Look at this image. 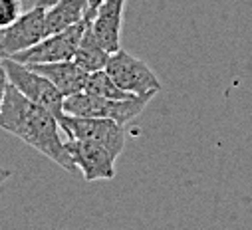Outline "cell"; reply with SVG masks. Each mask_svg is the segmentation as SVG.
Wrapping results in <instances>:
<instances>
[{"instance_id": "15", "label": "cell", "mask_w": 252, "mask_h": 230, "mask_svg": "<svg viewBox=\"0 0 252 230\" xmlns=\"http://www.w3.org/2000/svg\"><path fill=\"white\" fill-rule=\"evenodd\" d=\"M6 87H8V76H6V70H4V66H2V58H0V109H2V101H4Z\"/></svg>"}, {"instance_id": "2", "label": "cell", "mask_w": 252, "mask_h": 230, "mask_svg": "<svg viewBox=\"0 0 252 230\" xmlns=\"http://www.w3.org/2000/svg\"><path fill=\"white\" fill-rule=\"evenodd\" d=\"M153 95H133L129 99H109L90 91H80L64 97V113L82 117H107L119 125H127L147 107Z\"/></svg>"}, {"instance_id": "9", "label": "cell", "mask_w": 252, "mask_h": 230, "mask_svg": "<svg viewBox=\"0 0 252 230\" xmlns=\"http://www.w3.org/2000/svg\"><path fill=\"white\" fill-rule=\"evenodd\" d=\"M125 2L127 0H101L88 20L86 30L109 54L121 48V24Z\"/></svg>"}, {"instance_id": "1", "label": "cell", "mask_w": 252, "mask_h": 230, "mask_svg": "<svg viewBox=\"0 0 252 230\" xmlns=\"http://www.w3.org/2000/svg\"><path fill=\"white\" fill-rule=\"evenodd\" d=\"M0 129L22 139L26 145L54 161L64 171L76 172V165L60 137V121L44 105L28 99L10 82L0 109Z\"/></svg>"}, {"instance_id": "5", "label": "cell", "mask_w": 252, "mask_h": 230, "mask_svg": "<svg viewBox=\"0 0 252 230\" xmlns=\"http://www.w3.org/2000/svg\"><path fill=\"white\" fill-rule=\"evenodd\" d=\"M88 20H90V12L78 24H74L66 30H60L56 34H48L46 38H42L38 44L30 46L28 50L14 54L12 60L22 62V64H48V62L72 60L78 46H80V40L86 32Z\"/></svg>"}, {"instance_id": "18", "label": "cell", "mask_w": 252, "mask_h": 230, "mask_svg": "<svg viewBox=\"0 0 252 230\" xmlns=\"http://www.w3.org/2000/svg\"><path fill=\"white\" fill-rule=\"evenodd\" d=\"M99 2H101V0H90V14L97 8V4H99Z\"/></svg>"}, {"instance_id": "6", "label": "cell", "mask_w": 252, "mask_h": 230, "mask_svg": "<svg viewBox=\"0 0 252 230\" xmlns=\"http://www.w3.org/2000/svg\"><path fill=\"white\" fill-rule=\"evenodd\" d=\"M60 127L68 135V139H86L105 145L115 157L121 155L125 147V131L113 119L107 117H82V115L62 113L58 119Z\"/></svg>"}, {"instance_id": "17", "label": "cell", "mask_w": 252, "mask_h": 230, "mask_svg": "<svg viewBox=\"0 0 252 230\" xmlns=\"http://www.w3.org/2000/svg\"><path fill=\"white\" fill-rule=\"evenodd\" d=\"M56 2H60V0H36V6H42V8H48V6H52V4H56Z\"/></svg>"}, {"instance_id": "10", "label": "cell", "mask_w": 252, "mask_h": 230, "mask_svg": "<svg viewBox=\"0 0 252 230\" xmlns=\"http://www.w3.org/2000/svg\"><path fill=\"white\" fill-rule=\"evenodd\" d=\"M28 66L32 70L40 72L42 76H46L64 97L84 91L88 78H90V74L86 70H82L74 60L48 62V64H28Z\"/></svg>"}, {"instance_id": "16", "label": "cell", "mask_w": 252, "mask_h": 230, "mask_svg": "<svg viewBox=\"0 0 252 230\" xmlns=\"http://www.w3.org/2000/svg\"><path fill=\"white\" fill-rule=\"evenodd\" d=\"M12 177V171H8V169H4V167H0V185H2L4 181H8Z\"/></svg>"}, {"instance_id": "13", "label": "cell", "mask_w": 252, "mask_h": 230, "mask_svg": "<svg viewBox=\"0 0 252 230\" xmlns=\"http://www.w3.org/2000/svg\"><path fill=\"white\" fill-rule=\"evenodd\" d=\"M86 91L101 95V97H109V99H129V97H133V93L121 89L105 70L90 74L88 84H86Z\"/></svg>"}, {"instance_id": "7", "label": "cell", "mask_w": 252, "mask_h": 230, "mask_svg": "<svg viewBox=\"0 0 252 230\" xmlns=\"http://www.w3.org/2000/svg\"><path fill=\"white\" fill-rule=\"evenodd\" d=\"M66 149L88 183L111 181L115 177V155L101 143L86 139H68Z\"/></svg>"}, {"instance_id": "4", "label": "cell", "mask_w": 252, "mask_h": 230, "mask_svg": "<svg viewBox=\"0 0 252 230\" xmlns=\"http://www.w3.org/2000/svg\"><path fill=\"white\" fill-rule=\"evenodd\" d=\"M105 72L121 89L133 95H155L161 89V82L157 80L155 72L143 60L131 56L123 48L109 54Z\"/></svg>"}, {"instance_id": "14", "label": "cell", "mask_w": 252, "mask_h": 230, "mask_svg": "<svg viewBox=\"0 0 252 230\" xmlns=\"http://www.w3.org/2000/svg\"><path fill=\"white\" fill-rule=\"evenodd\" d=\"M24 14L22 0H0V28H6Z\"/></svg>"}, {"instance_id": "12", "label": "cell", "mask_w": 252, "mask_h": 230, "mask_svg": "<svg viewBox=\"0 0 252 230\" xmlns=\"http://www.w3.org/2000/svg\"><path fill=\"white\" fill-rule=\"evenodd\" d=\"M86 28H88V26H86ZM72 60H74L82 70H86L88 74H94V72L105 70V64H107V60H109V52H105V50L92 38V34L86 30Z\"/></svg>"}, {"instance_id": "11", "label": "cell", "mask_w": 252, "mask_h": 230, "mask_svg": "<svg viewBox=\"0 0 252 230\" xmlns=\"http://www.w3.org/2000/svg\"><path fill=\"white\" fill-rule=\"evenodd\" d=\"M88 12H90V0H60V2L48 6L44 14L46 36L78 24L80 20L86 18Z\"/></svg>"}, {"instance_id": "8", "label": "cell", "mask_w": 252, "mask_h": 230, "mask_svg": "<svg viewBox=\"0 0 252 230\" xmlns=\"http://www.w3.org/2000/svg\"><path fill=\"white\" fill-rule=\"evenodd\" d=\"M44 14L46 8L34 4V8L24 12L16 22L0 28V58H12L14 54L24 52L46 38Z\"/></svg>"}, {"instance_id": "3", "label": "cell", "mask_w": 252, "mask_h": 230, "mask_svg": "<svg viewBox=\"0 0 252 230\" xmlns=\"http://www.w3.org/2000/svg\"><path fill=\"white\" fill-rule=\"evenodd\" d=\"M2 66L6 70L8 82L20 93L50 109L58 119L62 117V113H64V95L58 91V87L46 76L32 70L28 64L12 60V58H2Z\"/></svg>"}]
</instances>
